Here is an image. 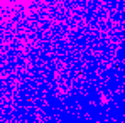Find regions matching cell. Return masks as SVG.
Listing matches in <instances>:
<instances>
[{
	"label": "cell",
	"instance_id": "1",
	"mask_svg": "<svg viewBox=\"0 0 125 123\" xmlns=\"http://www.w3.org/2000/svg\"><path fill=\"white\" fill-rule=\"evenodd\" d=\"M108 101H110V99H108V96H106L105 93H100V103H101V104H106Z\"/></svg>",
	"mask_w": 125,
	"mask_h": 123
}]
</instances>
